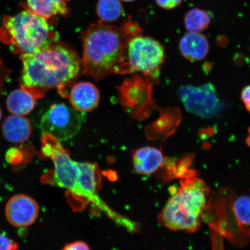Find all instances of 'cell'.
I'll return each mask as SVG.
<instances>
[{
	"label": "cell",
	"instance_id": "obj_20",
	"mask_svg": "<svg viewBox=\"0 0 250 250\" xmlns=\"http://www.w3.org/2000/svg\"><path fill=\"white\" fill-rule=\"evenodd\" d=\"M159 7L165 9H173L179 7L183 0H155Z\"/></svg>",
	"mask_w": 250,
	"mask_h": 250
},
{
	"label": "cell",
	"instance_id": "obj_5",
	"mask_svg": "<svg viewBox=\"0 0 250 250\" xmlns=\"http://www.w3.org/2000/svg\"><path fill=\"white\" fill-rule=\"evenodd\" d=\"M164 46L149 37L134 36L127 42L126 58L118 73L140 72L157 77L165 60Z\"/></svg>",
	"mask_w": 250,
	"mask_h": 250
},
{
	"label": "cell",
	"instance_id": "obj_2",
	"mask_svg": "<svg viewBox=\"0 0 250 250\" xmlns=\"http://www.w3.org/2000/svg\"><path fill=\"white\" fill-rule=\"evenodd\" d=\"M83 41V73L96 80L118 73L126 61V37L116 26L93 24L84 32Z\"/></svg>",
	"mask_w": 250,
	"mask_h": 250
},
{
	"label": "cell",
	"instance_id": "obj_13",
	"mask_svg": "<svg viewBox=\"0 0 250 250\" xmlns=\"http://www.w3.org/2000/svg\"><path fill=\"white\" fill-rule=\"evenodd\" d=\"M68 0H26V9L48 21L58 15L66 14Z\"/></svg>",
	"mask_w": 250,
	"mask_h": 250
},
{
	"label": "cell",
	"instance_id": "obj_19",
	"mask_svg": "<svg viewBox=\"0 0 250 250\" xmlns=\"http://www.w3.org/2000/svg\"><path fill=\"white\" fill-rule=\"evenodd\" d=\"M18 248L17 242L4 234H0V250H17Z\"/></svg>",
	"mask_w": 250,
	"mask_h": 250
},
{
	"label": "cell",
	"instance_id": "obj_15",
	"mask_svg": "<svg viewBox=\"0 0 250 250\" xmlns=\"http://www.w3.org/2000/svg\"><path fill=\"white\" fill-rule=\"evenodd\" d=\"M211 18L208 11L195 8L188 11L184 18V23L188 32L200 33L210 26Z\"/></svg>",
	"mask_w": 250,
	"mask_h": 250
},
{
	"label": "cell",
	"instance_id": "obj_14",
	"mask_svg": "<svg viewBox=\"0 0 250 250\" xmlns=\"http://www.w3.org/2000/svg\"><path fill=\"white\" fill-rule=\"evenodd\" d=\"M35 98L32 93L22 87L15 89L9 94L7 99L8 111L20 116L29 114L35 107Z\"/></svg>",
	"mask_w": 250,
	"mask_h": 250
},
{
	"label": "cell",
	"instance_id": "obj_3",
	"mask_svg": "<svg viewBox=\"0 0 250 250\" xmlns=\"http://www.w3.org/2000/svg\"><path fill=\"white\" fill-rule=\"evenodd\" d=\"M159 214L162 226L173 231L195 233L201 227L210 189L196 173L180 179Z\"/></svg>",
	"mask_w": 250,
	"mask_h": 250
},
{
	"label": "cell",
	"instance_id": "obj_17",
	"mask_svg": "<svg viewBox=\"0 0 250 250\" xmlns=\"http://www.w3.org/2000/svg\"><path fill=\"white\" fill-rule=\"evenodd\" d=\"M233 211L240 223L250 226V196L242 195L237 198L234 202Z\"/></svg>",
	"mask_w": 250,
	"mask_h": 250
},
{
	"label": "cell",
	"instance_id": "obj_11",
	"mask_svg": "<svg viewBox=\"0 0 250 250\" xmlns=\"http://www.w3.org/2000/svg\"><path fill=\"white\" fill-rule=\"evenodd\" d=\"M179 49L181 55L190 61H201L208 55L209 43L205 35L188 32L181 39Z\"/></svg>",
	"mask_w": 250,
	"mask_h": 250
},
{
	"label": "cell",
	"instance_id": "obj_16",
	"mask_svg": "<svg viewBox=\"0 0 250 250\" xmlns=\"http://www.w3.org/2000/svg\"><path fill=\"white\" fill-rule=\"evenodd\" d=\"M98 14L104 21H113L121 17L123 7L120 0H99Z\"/></svg>",
	"mask_w": 250,
	"mask_h": 250
},
{
	"label": "cell",
	"instance_id": "obj_8",
	"mask_svg": "<svg viewBox=\"0 0 250 250\" xmlns=\"http://www.w3.org/2000/svg\"><path fill=\"white\" fill-rule=\"evenodd\" d=\"M38 203L30 196L17 195L9 200L5 206V216L12 226L26 227L37 220L39 214Z\"/></svg>",
	"mask_w": 250,
	"mask_h": 250
},
{
	"label": "cell",
	"instance_id": "obj_24",
	"mask_svg": "<svg viewBox=\"0 0 250 250\" xmlns=\"http://www.w3.org/2000/svg\"><path fill=\"white\" fill-rule=\"evenodd\" d=\"M2 118V111L1 108H0V121H1Z\"/></svg>",
	"mask_w": 250,
	"mask_h": 250
},
{
	"label": "cell",
	"instance_id": "obj_4",
	"mask_svg": "<svg viewBox=\"0 0 250 250\" xmlns=\"http://www.w3.org/2000/svg\"><path fill=\"white\" fill-rule=\"evenodd\" d=\"M58 40V34L48 21L27 9L5 17L0 27V42L21 55L41 51Z\"/></svg>",
	"mask_w": 250,
	"mask_h": 250
},
{
	"label": "cell",
	"instance_id": "obj_6",
	"mask_svg": "<svg viewBox=\"0 0 250 250\" xmlns=\"http://www.w3.org/2000/svg\"><path fill=\"white\" fill-rule=\"evenodd\" d=\"M84 121L83 115L73 107L59 103L51 106L42 117L41 128L59 141L73 138L80 132Z\"/></svg>",
	"mask_w": 250,
	"mask_h": 250
},
{
	"label": "cell",
	"instance_id": "obj_9",
	"mask_svg": "<svg viewBox=\"0 0 250 250\" xmlns=\"http://www.w3.org/2000/svg\"><path fill=\"white\" fill-rule=\"evenodd\" d=\"M165 160L161 150L154 146H144L136 150L133 155L134 170L143 176L156 173L160 170Z\"/></svg>",
	"mask_w": 250,
	"mask_h": 250
},
{
	"label": "cell",
	"instance_id": "obj_10",
	"mask_svg": "<svg viewBox=\"0 0 250 250\" xmlns=\"http://www.w3.org/2000/svg\"><path fill=\"white\" fill-rule=\"evenodd\" d=\"M100 99L99 90L92 83L82 82L76 84L70 93V102L77 111L88 112L95 108Z\"/></svg>",
	"mask_w": 250,
	"mask_h": 250
},
{
	"label": "cell",
	"instance_id": "obj_23",
	"mask_svg": "<svg viewBox=\"0 0 250 250\" xmlns=\"http://www.w3.org/2000/svg\"><path fill=\"white\" fill-rule=\"evenodd\" d=\"M248 132H249V135L248 137H247L246 143H247V145H248L250 147V127H249Z\"/></svg>",
	"mask_w": 250,
	"mask_h": 250
},
{
	"label": "cell",
	"instance_id": "obj_25",
	"mask_svg": "<svg viewBox=\"0 0 250 250\" xmlns=\"http://www.w3.org/2000/svg\"><path fill=\"white\" fill-rule=\"evenodd\" d=\"M123 1H134V0H123Z\"/></svg>",
	"mask_w": 250,
	"mask_h": 250
},
{
	"label": "cell",
	"instance_id": "obj_12",
	"mask_svg": "<svg viewBox=\"0 0 250 250\" xmlns=\"http://www.w3.org/2000/svg\"><path fill=\"white\" fill-rule=\"evenodd\" d=\"M4 138L15 144L26 143L30 138L32 127L27 118L20 115H12L6 118L2 125Z\"/></svg>",
	"mask_w": 250,
	"mask_h": 250
},
{
	"label": "cell",
	"instance_id": "obj_21",
	"mask_svg": "<svg viewBox=\"0 0 250 250\" xmlns=\"http://www.w3.org/2000/svg\"><path fill=\"white\" fill-rule=\"evenodd\" d=\"M62 250H92L87 243L83 241H77L68 244Z\"/></svg>",
	"mask_w": 250,
	"mask_h": 250
},
{
	"label": "cell",
	"instance_id": "obj_7",
	"mask_svg": "<svg viewBox=\"0 0 250 250\" xmlns=\"http://www.w3.org/2000/svg\"><path fill=\"white\" fill-rule=\"evenodd\" d=\"M177 95L188 112L202 118L217 116L224 108L223 103L211 83L181 86Z\"/></svg>",
	"mask_w": 250,
	"mask_h": 250
},
{
	"label": "cell",
	"instance_id": "obj_22",
	"mask_svg": "<svg viewBox=\"0 0 250 250\" xmlns=\"http://www.w3.org/2000/svg\"><path fill=\"white\" fill-rule=\"evenodd\" d=\"M241 99L247 110L250 112V85L246 86L243 89L241 94Z\"/></svg>",
	"mask_w": 250,
	"mask_h": 250
},
{
	"label": "cell",
	"instance_id": "obj_1",
	"mask_svg": "<svg viewBox=\"0 0 250 250\" xmlns=\"http://www.w3.org/2000/svg\"><path fill=\"white\" fill-rule=\"evenodd\" d=\"M21 87L34 95L53 87L62 88L80 73L81 62L74 50L56 42L33 54L21 55Z\"/></svg>",
	"mask_w": 250,
	"mask_h": 250
},
{
	"label": "cell",
	"instance_id": "obj_18",
	"mask_svg": "<svg viewBox=\"0 0 250 250\" xmlns=\"http://www.w3.org/2000/svg\"><path fill=\"white\" fill-rule=\"evenodd\" d=\"M6 160L11 165L20 164L24 160L23 153L20 149L15 148L9 149L6 155Z\"/></svg>",
	"mask_w": 250,
	"mask_h": 250
}]
</instances>
